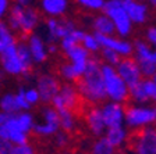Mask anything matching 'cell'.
<instances>
[{"label": "cell", "mask_w": 156, "mask_h": 154, "mask_svg": "<svg viewBox=\"0 0 156 154\" xmlns=\"http://www.w3.org/2000/svg\"><path fill=\"white\" fill-rule=\"evenodd\" d=\"M56 135V145L58 146V147H66L68 143V135H67V132L63 131V132H56L55 133Z\"/></svg>", "instance_id": "obj_41"}, {"label": "cell", "mask_w": 156, "mask_h": 154, "mask_svg": "<svg viewBox=\"0 0 156 154\" xmlns=\"http://www.w3.org/2000/svg\"><path fill=\"white\" fill-rule=\"evenodd\" d=\"M13 146H14L13 142L0 138V154H11Z\"/></svg>", "instance_id": "obj_42"}, {"label": "cell", "mask_w": 156, "mask_h": 154, "mask_svg": "<svg viewBox=\"0 0 156 154\" xmlns=\"http://www.w3.org/2000/svg\"><path fill=\"white\" fill-rule=\"evenodd\" d=\"M58 128H60V126L43 122V124H34L32 131L39 136H50V135H55L56 132L58 131Z\"/></svg>", "instance_id": "obj_29"}, {"label": "cell", "mask_w": 156, "mask_h": 154, "mask_svg": "<svg viewBox=\"0 0 156 154\" xmlns=\"http://www.w3.org/2000/svg\"><path fill=\"white\" fill-rule=\"evenodd\" d=\"M92 153L95 154H112L116 153V149L109 143V140L106 139V136L99 138L92 146Z\"/></svg>", "instance_id": "obj_28"}, {"label": "cell", "mask_w": 156, "mask_h": 154, "mask_svg": "<svg viewBox=\"0 0 156 154\" xmlns=\"http://www.w3.org/2000/svg\"><path fill=\"white\" fill-rule=\"evenodd\" d=\"M124 119L130 128H141L156 122V107H126Z\"/></svg>", "instance_id": "obj_6"}, {"label": "cell", "mask_w": 156, "mask_h": 154, "mask_svg": "<svg viewBox=\"0 0 156 154\" xmlns=\"http://www.w3.org/2000/svg\"><path fill=\"white\" fill-rule=\"evenodd\" d=\"M135 58H141V60H149V61H156V56L155 51H152L149 49V46L146 45L145 42H141V40H136L135 45Z\"/></svg>", "instance_id": "obj_24"}, {"label": "cell", "mask_w": 156, "mask_h": 154, "mask_svg": "<svg viewBox=\"0 0 156 154\" xmlns=\"http://www.w3.org/2000/svg\"><path fill=\"white\" fill-rule=\"evenodd\" d=\"M87 125L89 128V131L94 133L95 136H102L106 131V124H105V118L102 114V108L98 107H92L87 111Z\"/></svg>", "instance_id": "obj_14"}, {"label": "cell", "mask_w": 156, "mask_h": 154, "mask_svg": "<svg viewBox=\"0 0 156 154\" xmlns=\"http://www.w3.org/2000/svg\"><path fill=\"white\" fill-rule=\"evenodd\" d=\"M39 21V15L34 9L23 4H14L9 14L7 22L11 31L21 33V38H28L32 31L36 28Z\"/></svg>", "instance_id": "obj_2"}, {"label": "cell", "mask_w": 156, "mask_h": 154, "mask_svg": "<svg viewBox=\"0 0 156 154\" xmlns=\"http://www.w3.org/2000/svg\"><path fill=\"white\" fill-rule=\"evenodd\" d=\"M74 24L71 21H67V19H62L58 21L57 24V29H56V38L57 39H62L64 36H67L70 32L74 31Z\"/></svg>", "instance_id": "obj_32"}, {"label": "cell", "mask_w": 156, "mask_h": 154, "mask_svg": "<svg viewBox=\"0 0 156 154\" xmlns=\"http://www.w3.org/2000/svg\"><path fill=\"white\" fill-rule=\"evenodd\" d=\"M0 63H2V68L6 71V74H23V64H21V60L17 53V43L10 45L3 51H0Z\"/></svg>", "instance_id": "obj_9"}, {"label": "cell", "mask_w": 156, "mask_h": 154, "mask_svg": "<svg viewBox=\"0 0 156 154\" xmlns=\"http://www.w3.org/2000/svg\"><path fill=\"white\" fill-rule=\"evenodd\" d=\"M116 70L119 72L121 78L124 79L128 87L135 85L136 82L142 80V74H141V70H140V65L136 63L135 58H123L120 60V63L116 65Z\"/></svg>", "instance_id": "obj_8"}, {"label": "cell", "mask_w": 156, "mask_h": 154, "mask_svg": "<svg viewBox=\"0 0 156 154\" xmlns=\"http://www.w3.org/2000/svg\"><path fill=\"white\" fill-rule=\"evenodd\" d=\"M60 74L66 80H71V82H75L77 79L81 78V75L78 74V71L75 70L73 63L71 64H63L62 68H60Z\"/></svg>", "instance_id": "obj_31"}, {"label": "cell", "mask_w": 156, "mask_h": 154, "mask_svg": "<svg viewBox=\"0 0 156 154\" xmlns=\"http://www.w3.org/2000/svg\"><path fill=\"white\" fill-rule=\"evenodd\" d=\"M78 92L89 103H103L107 99L105 80L102 75V64L96 57H89L87 63L85 72L80 79L75 80Z\"/></svg>", "instance_id": "obj_1"}, {"label": "cell", "mask_w": 156, "mask_h": 154, "mask_svg": "<svg viewBox=\"0 0 156 154\" xmlns=\"http://www.w3.org/2000/svg\"><path fill=\"white\" fill-rule=\"evenodd\" d=\"M102 57L112 65H117L120 63V54L109 47H102Z\"/></svg>", "instance_id": "obj_35"}, {"label": "cell", "mask_w": 156, "mask_h": 154, "mask_svg": "<svg viewBox=\"0 0 156 154\" xmlns=\"http://www.w3.org/2000/svg\"><path fill=\"white\" fill-rule=\"evenodd\" d=\"M0 110L9 114H17L18 111H21L18 103H17L16 94H4L0 99Z\"/></svg>", "instance_id": "obj_22"}, {"label": "cell", "mask_w": 156, "mask_h": 154, "mask_svg": "<svg viewBox=\"0 0 156 154\" xmlns=\"http://www.w3.org/2000/svg\"><path fill=\"white\" fill-rule=\"evenodd\" d=\"M138 65H140L141 74L145 78H152L153 74L156 72V61H149V60H141V58H135Z\"/></svg>", "instance_id": "obj_30"}, {"label": "cell", "mask_w": 156, "mask_h": 154, "mask_svg": "<svg viewBox=\"0 0 156 154\" xmlns=\"http://www.w3.org/2000/svg\"><path fill=\"white\" fill-rule=\"evenodd\" d=\"M25 99L28 100V103L31 104V106H32V104H36V103L41 100V96H39L38 89H34V87L28 89L25 92Z\"/></svg>", "instance_id": "obj_40"}, {"label": "cell", "mask_w": 156, "mask_h": 154, "mask_svg": "<svg viewBox=\"0 0 156 154\" xmlns=\"http://www.w3.org/2000/svg\"><path fill=\"white\" fill-rule=\"evenodd\" d=\"M28 46L31 50V54L35 63H43L48 58V47H46L45 42L42 40V38L35 33H31L28 36Z\"/></svg>", "instance_id": "obj_15"}, {"label": "cell", "mask_w": 156, "mask_h": 154, "mask_svg": "<svg viewBox=\"0 0 156 154\" xmlns=\"http://www.w3.org/2000/svg\"><path fill=\"white\" fill-rule=\"evenodd\" d=\"M102 114L105 118V124L106 126H117L123 124L124 119V107L121 106V103H107L102 107Z\"/></svg>", "instance_id": "obj_13"}, {"label": "cell", "mask_w": 156, "mask_h": 154, "mask_svg": "<svg viewBox=\"0 0 156 154\" xmlns=\"http://www.w3.org/2000/svg\"><path fill=\"white\" fill-rule=\"evenodd\" d=\"M17 53H18V57L21 60V64H23V75L28 77L34 63V58H32V54H31L28 43H24V42L17 43Z\"/></svg>", "instance_id": "obj_18"}, {"label": "cell", "mask_w": 156, "mask_h": 154, "mask_svg": "<svg viewBox=\"0 0 156 154\" xmlns=\"http://www.w3.org/2000/svg\"><path fill=\"white\" fill-rule=\"evenodd\" d=\"M56 51H57V46H56V43H49L48 53H56Z\"/></svg>", "instance_id": "obj_46"}, {"label": "cell", "mask_w": 156, "mask_h": 154, "mask_svg": "<svg viewBox=\"0 0 156 154\" xmlns=\"http://www.w3.org/2000/svg\"><path fill=\"white\" fill-rule=\"evenodd\" d=\"M155 56H156V50H155Z\"/></svg>", "instance_id": "obj_51"}, {"label": "cell", "mask_w": 156, "mask_h": 154, "mask_svg": "<svg viewBox=\"0 0 156 154\" xmlns=\"http://www.w3.org/2000/svg\"><path fill=\"white\" fill-rule=\"evenodd\" d=\"M34 149L28 145V143H23V145H14L11 149V154H32Z\"/></svg>", "instance_id": "obj_39"}, {"label": "cell", "mask_w": 156, "mask_h": 154, "mask_svg": "<svg viewBox=\"0 0 156 154\" xmlns=\"http://www.w3.org/2000/svg\"><path fill=\"white\" fill-rule=\"evenodd\" d=\"M42 115H43L45 122L56 125V126H60V117H58V112L55 107L53 108H45L42 111Z\"/></svg>", "instance_id": "obj_33"}, {"label": "cell", "mask_w": 156, "mask_h": 154, "mask_svg": "<svg viewBox=\"0 0 156 154\" xmlns=\"http://www.w3.org/2000/svg\"><path fill=\"white\" fill-rule=\"evenodd\" d=\"M67 57L71 60L73 65L75 67V70L78 71V74L82 77V74L85 72V68H87V63L88 58H89V50L84 47L81 43H77L74 45L71 49L64 51Z\"/></svg>", "instance_id": "obj_12"}, {"label": "cell", "mask_w": 156, "mask_h": 154, "mask_svg": "<svg viewBox=\"0 0 156 154\" xmlns=\"http://www.w3.org/2000/svg\"><path fill=\"white\" fill-rule=\"evenodd\" d=\"M142 84H144V87H145V92L148 94V97L156 103V84L152 79H149V78H146L145 80H142Z\"/></svg>", "instance_id": "obj_36"}, {"label": "cell", "mask_w": 156, "mask_h": 154, "mask_svg": "<svg viewBox=\"0 0 156 154\" xmlns=\"http://www.w3.org/2000/svg\"><path fill=\"white\" fill-rule=\"evenodd\" d=\"M103 13L106 15H109L112 18V21L114 22L116 31L120 36H127L131 32V21L128 13L126 11L123 6V2L120 0H107L105 2L103 6Z\"/></svg>", "instance_id": "obj_5"}, {"label": "cell", "mask_w": 156, "mask_h": 154, "mask_svg": "<svg viewBox=\"0 0 156 154\" xmlns=\"http://www.w3.org/2000/svg\"><path fill=\"white\" fill-rule=\"evenodd\" d=\"M36 89L39 92L41 100L43 103H50L52 99L58 93L60 90V84L52 75H42L38 78L36 82Z\"/></svg>", "instance_id": "obj_10"}, {"label": "cell", "mask_w": 156, "mask_h": 154, "mask_svg": "<svg viewBox=\"0 0 156 154\" xmlns=\"http://www.w3.org/2000/svg\"><path fill=\"white\" fill-rule=\"evenodd\" d=\"M16 43V36L11 33L9 25L0 21V51H3L10 45Z\"/></svg>", "instance_id": "obj_25"}, {"label": "cell", "mask_w": 156, "mask_h": 154, "mask_svg": "<svg viewBox=\"0 0 156 154\" xmlns=\"http://www.w3.org/2000/svg\"><path fill=\"white\" fill-rule=\"evenodd\" d=\"M16 99H17V103H18V106L21 110H28L31 107V104L28 103V100L25 99V90L23 87H20L18 93L16 94Z\"/></svg>", "instance_id": "obj_38"}, {"label": "cell", "mask_w": 156, "mask_h": 154, "mask_svg": "<svg viewBox=\"0 0 156 154\" xmlns=\"http://www.w3.org/2000/svg\"><path fill=\"white\" fill-rule=\"evenodd\" d=\"M149 3L152 4V6H155V7H156V0H149Z\"/></svg>", "instance_id": "obj_49"}, {"label": "cell", "mask_w": 156, "mask_h": 154, "mask_svg": "<svg viewBox=\"0 0 156 154\" xmlns=\"http://www.w3.org/2000/svg\"><path fill=\"white\" fill-rule=\"evenodd\" d=\"M105 136H106V139L109 140V143H110V145L117 150V149L121 147V146H123V143L126 142L127 132H126V129H124L121 125L109 126Z\"/></svg>", "instance_id": "obj_17"}, {"label": "cell", "mask_w": 156, "mask_h": 154, "mask_svg": "<svg viewBox=\"0 0 156 154\" xmlns=\"http://www.w3.org/2000/svg\"><path fill=\"white\" fill-rule=\"evenodd\" d=\"M94 28L96 32L103 33V35H109L112 36L114 32H116V26H114V22L112 21V18L106 14L103 15H99L95 18L94 21Z\"/></svg>", "instance_id": "obj_20"}, {"label": "cell", "mask_w": 156, "mask_h": 154, "mask_svg": "<svg viewBox=\"0 0 156 154\" xmlns=\"http://www.w3.org/2000/svg\"><path fill=\"white\" fill-rule=\"evenodd\" d=\"M128 90H130V99L134 100L135 103H148L151 100L145 92L142 80H140V82H136L135 85L130 86Z\"/></svg>", "instance_id": "obj_23"}, {"label": "cell", "mask_w": 156, "mask_h": 154, "mask_svg": "<svg viewBox=\"0 0 156 154\" xmlns=\"http://www.w3.org/2000/svg\"><path fill=\"white\" fill-rule=\"evenodd\" d=\"M16 2L20 4H23V6H28V4L31 3V0H16Z\"/></svg>", "instance_id": "obj_47"}, {"label": "cell", "mask_w": 156, "mask_h": 154, "mask_svg": "<svg viewBox=\"0 0 156 154\" xmlns=\"http://www.w3.org/2000/svg\"><path fill=\"white\" fill-rule=\"evenodd\" d=\"M85 33L82 31H78V29H74L73 32H70L67 36L62 38V49L63 50H68V49H71L74 45L77 43H81L82 39H84Z\"/></svg>", "instance_id": "obj_26"}, {"label": "cell", "mask_w": 156, "mask_h": 154, "mask_svg": "<svg viewBox=\"0 0 156 154\" xmlns=\"http://www.w3.org/2000/svg\"><path fill=\"white\" fill-rule=\"evenodd\" d=\"M77 3L91 10H102L105 6V0H77Z\"/></svg>", "instance_id": "obj_37"}, {"label": "cell", "mask_w": 156, "mask_h": 154, "mask_svg": "<svg viewBox=\"0 0 156 154\" xmlns=\"http://www.w3.org/2000/svg\"><path fill=\"white\" fill-rule=\"evenodd\" d=\"M7 7H9V0H0V18L6 14Z\"/></svg>", "instance_id": "obj_44"}, {"label": "cell", "mask_w": 156, "mask_h": 154, "mask_svg": "<svg viewBox=\"0 0 156 154\" xmlns=\"http://www.w3.org/2000/svg\"><path fill=\"white\" fill-rule=\"evenodd\" d=\"M4 74H6V71H4V70H0V80L4 79Z\"/></svg>", "instance_id": "obj_48"}, {"label": "cell", "mask_w": 156, "mask_h": 154, "mask_svg": "<svg viewBox=\"0 0 156 154\" xmlns=\"http://www.w3.org/2000/svg\"><path fill=\"white\" fill-rule=\"evenodd\" d=\"M102 75L105 80L107 97L112 101L124 103L130 99V90L128 85L124 82V79L119 75L117 70L112 64H102Z\"/></svg>", "instance_id": "obj_3"}, {"label": "cell", "mask_w": 156, "mask_h": 154, "mask_svg": "<svg viewBox=\"0 0 156 154\" xmlns=\"http://www.w3.org/2000/svg\"><path fill=\"white\" fill-rule=\"evenodd\" d=\"M42 9L49 15L58 17L67 10V0H42Z\"/></svg>", "instance_id": "obj_19"}, {"label": "cell", "mask_w": 156, "mask_h": 154, "mask_svg": "<svg viewBox=\"0 0 156 154\" xmlns=\"http://www.w3.org/2000/svg\"><path fill=\"white\" fill-rule=\"evenodd\" d=\"M95 36H96L98 42L101 43V47H109L112 50L117 51L120 56H126V57H128L133 53L131 43L126 42V40H119V39L113 38V36L103 35V33L99 32H95Z\"/></svg>", "instance_id": "obj_11"}, {"label": "cell", "mask_w": 156, "mask_h": 154, "mask_svg": "<svg viewBox=\"0 0 156 154\" xmlns=\"http://www.w3.org/2000/svg\"><path fill=\"white\" fill-rule=\"evenodd\" d=\"M82 46H84L87 50L89 51H98L99 49H101V43L98 42V39L95 35H89V33H85L84 39H82Z\"/></svg>", "instance_id": "obj_34"}, {"label": "cell", "mask_w": 156, "mask_h": 154, "mask_svg": "<svg viewBox=\"0 0 156 154\" xmlns=\"http://www.w3.org/2000/svg\"><path fill=\"white\" fill-rule=\"evenodd\" d=\"M128 150L140 154H156V128L153 126H141L135 128L130 136H127Z\"/></svg>", "instance_id": "obj_4"}, {"label": "cell", "mask_w": 156, "mask_h": 154, "mask_svg": "<svg viewBox=\"0 0 156 154\" xmlns=\"http://www.w3.org/2000/svg\"><path fill=\"white\" fill-rule=\"evenodd\" d=\"M9 117H10L9 112H4V111L0 112V125H3L4 122H6L7 119H9Z\"/></svg>", "instance_id": "obj_45"}, {"label": "cell", "mask_w": 156, "mask_h": 154, "mask_svg": "<svg viewBox=\"0 0 156 154\" xmlns=\"http://www.w3.org/2000/svg\"><path fill=\"white\" fill-rule=\"evenodd\" d=\"M80 101H81V94L78 92L77 86L66 84V85H62V86H60L58 93L53 97L50 103H52V106L55 107L56 110L68 108L74 112L78 110Z\"/></svg>", "instance_id": "obj_7"}, {"label": "cell", "mask_w": 156, "mask_h": 154, "mask_svg": "<svg viewBox=\"0 0 156 154\" xmlns=\"http://www.w3.org/2000/svg\"><path fill=\"white\" fill-rule=\"evenodd\" d=\"M16 117V122H17V126L23 132L28 133V132L32 131V126H34V118L29 112H23V114H14Z\"/></svg>", "instance_id": "obj_27"}, {"label": "cell", "mask_w": 156, "mask_h": 154, "mask_svg": "<svg viewBox=\"0 0 156 154\" xmlns=\"http://www.w3.org/2000/svg\"><path fill=\"white\" fill-rule=\"evenodd\" d=\"M123 6L134 24L145 22L146 13H148V7H146L145 4L140 3V2H136V0H127V2L123 3Z\"/></svg>", "instance_id": "obj_16"}, {"label": "cell", "mask_w": 156, "mask_h": 154, "mask_svg": "<svg viewBox=\"0 0 156 154\" xmlns=\"http://www.w3.org/2000/svg\"><path fill=\"white\" fill-rule=\"evenodd\" d=\"M152 80H153V82H155V84H156V72H155V74H153V77H152Z\"/></svg>", "instance_id": "obj_50"}, {"label": "cell", "mask_w": 156, "mask_h": 154, "mask_svg": "<svg viewBox=\"0 0 156 154\" xmlns=\"http://www.w3.org/2000/svg\"><path fill=\"white\" fill-rule=\"evenodd\" d=\"M146 39H148V42L151 45L156 46V26H152V28L148 29V32H146Z\"/></svg>", "instance_id": "obj_43"}, {"label": "cell", "mask_w": 156, "mask_h": 154, "mask_svg": "<svg viewBox=\"0 0 156 154\" xmlns=\"http://www.w3.org/2000/svg\"><path fill=\"white\" fill-rule=\"evenodd\" d=\"M58 117H60V128L63 131L73 132L75 129V118H74V112L68 108H62L57 110Z\"/></svg>", "instance_id": "obj_21"}]
</instances>
